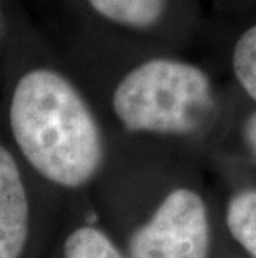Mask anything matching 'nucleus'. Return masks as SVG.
<instances>
[{"label":"nucleus","instance_id":"nucleus-4","mask_svg":"<svg viewBox=\"0 0 256 258\" xmlns=\"http://www.w3.org/2000/svg\"><path fill=\"white\" fill-rule=\"evenodd\" d=\"M29 199L17 162L0 147V258H20L29 238Z\"/></svg>","mask_w":256,"mask_h":258},{"label":"nucleus","instance_id":"nucleus-1","mask_svg":"<svg viewBox=\"0 0 256 258\" xmlns=\"http://www.w3.org/2000/svg\"><path fill=\"white\" fill-rule=\"evenodd\" d=\"M10 127L30 165L60 186H83L102 165V134L89 103L53 70L37 69L19 80Z\"/></svg>","mask_w":256,"mask_h":258},{"label":"nucleus","instance_id":"nucleus-6","mask_svg":"<svg viewBox=\"0 0 256 258\" xmlns=\"http://www.w3.org/2000/svg\"><path fill=\"white\" fill-rule=\"evenodd\" d=\"M225 222L236 243L256 258V190H239L226 203Z\"/></svg>","mask_w":256,"mask_h":258},{"label":"nucleus","instance_id":"nucleus-8","mask_svg":"<svg viewBox=\"0 0 256 258\" xmlns=\"http://www.w3.org/2000/svg\"><path fill=\"white\" fill-rule=\"evenodd\" d=\"M231 63L238 84L256 102V24L238 38Z\"/></svg>","mask_w":256,"mask_h":258},{"label":"nucleus","instance_id":"nucleus-7","mask_svg":"<svg viewBox=\"0 0 256 258\" xmlns=\"http://www.w3.org/2000/svg\"><path fill=\"white\" fill-rule=\"evenodd\" d=\"M65 258H130L120 251L102 230L80 227L65 240Z\"/></svg>","mask_w":256,"mask_h":258},{"label":"nucleus","instance_id":"nucleus-3","mask_svg":"<svg viewBox=\"0 0 256 258\" xmlns=\"http://www.w3.org/2000/svg\"><path fill=\"white\" fill-rule=\"evenodd\" d=\"M208 208L198 191L172 190L130 238V258H208Z\"/></svg>","mask_w":256,"mask_h":258},{"label":"nucleus","instance_id":"nucleus-9","mask_svg":"<svg viewBox=\"0 0 256 258\" xmlns=\"http://www.w3.org/2000/svg\"><path fill=\"white\" fill-rule=\"evenodd\" d=\"M243 139L249 153L256 158V112L249 115L243 125Z\"/></svg>","mask_w":256,"mask_h":258},{"label":"nucleus","instance_id":"nucleus-5","mask_svg":"<svg viewBox=\"0 0 256 258\" xmlns=\"http://www.w3.org/2000/svg\"><path fill=\"white\" fill-rule=\"evenodd\" d=\"M107 20L132 29H148L163 17L166 0H89Z\"/></svg>","mask_w":256,"mask_h":258},{"label":"nucleus","instance_id":"nucleus-2","mask_svg":"<svg viewBox=\"0 0 256 258\" xmlns=\"http://www.w3.org/2000/svg\"><path fill=\"white\" fill-rule=\"evenodd\" d=\"M112 105L130 132L188 137L213 117L215 93L203 69L177 58H151L120 80Z\"/></svg>","mask_w":256,"mask_h":258}]
</instances>
